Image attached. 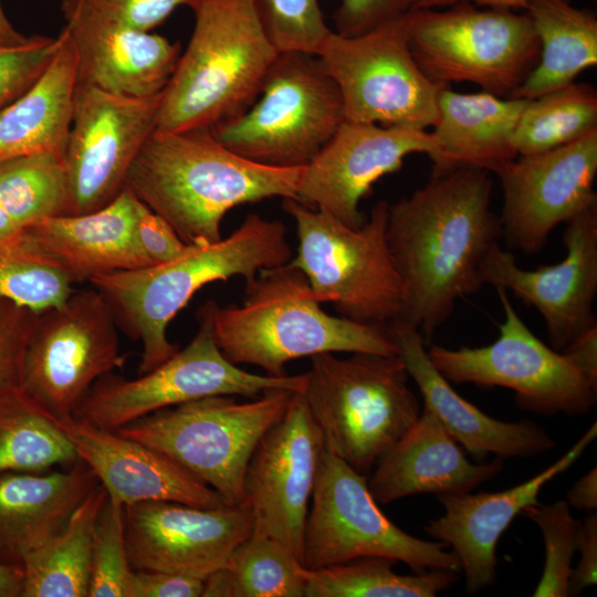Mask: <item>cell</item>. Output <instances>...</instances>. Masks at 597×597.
<instances>
[{
  "label": "cell",
  "mask_w": 597,
  "mask_h": 597,
  "mask_svg": "<svg viewBox=\"0 0 597 597\" xmlns=\"http://www.w3.org/2000/svg\"><path fill=\"white\" fill-rule=\"evenodd\" d=\"M490 174L473 166L432 171L423 187L389 203L387 243L402 286L396 320L426 343L460 298L484 285L482 260L502 238Z\"/></svg>",
  "instance_id": "obj_1"
},
{
  "label": "cell",
  "mask_w": 597,
  "mask_h": 597,
  "mask_svg": "<svg viewBox=\"0 0 597 597\" xmlns=\"http://www.w3.org/2000/svg\"><path fill=\"white\" fill-rule=\"evenodd\" d=\"M302 169L247 159L211 129L154 130L125 187L187 245H206L222 239L221 222L231 209L274 197L295 199Z\"/></svg>",
  "instance_id": "obj_2"
},
{
  "label": "cell",
  "mask_w": 597,
  "mask_h": 597,
  "mask_svg": "<svg viewBox=\"0 0 597 597\" xmlns=\"http://www.w3.org/2000/svg\"><path fill=\"white\" fill-rule=\"evenodd\" d=\"M292 258L285 224L249 213L218 242L189 245L166 263L102 274L90 282L105 300L117 327L142 343V375L178 350L167 337V327L202 286L237 275L247 284L260 271L286 264Z\"/></svg>",
  "instance_id": "obj_3"
},
{
  "label": "cell",
  "mask_w": 597,
  "mask_h": 597,
  "mask_svg": "<svg viewBox=\"0 0 597 597\" xmlns=\"http://www.w3.org/2000/svg\"><path fill=\"white\" fill-rule=\"evenodd\" d=\"M244 290L239 306H219L212 300L203 304L218 348L235 365L283 377L289 362L322 353L399 355L386 325L324 312L305 274L290 262L260 271Z\"/></svg>",
  "instance_id": "obj_4"
},
{
  "label": "cell",
  "mask_w": 597,
  "mask_h": 597,
  "mask_svg": "<svg viewBox=\"0 0 597 597\" xmlns=\"http://www.w3.org/2000/svg\"><path fill=\"white\" fill-rule=\"evenodd\" d=\"M195 25L165 87L156 129H212L256 100L277 50L258 0H193Z\"/></svg>",
  "instance_id": "obj_5"
},
{
  "label": "cell",
  "mask_w": 597,
  "mask_h": 597,
  "mask_svg": "<svg viewBox=\"0 0 597 597\" xmlns=\"http://www.w3.org/2000/svg\"><path fill=\"white\" fill-rule=\"evenodd\" d=\"M408 378L399 355L322 353L311 357L301 394L325 448L368 475L420 415Z\"/></svg>",
  "instance_id": "obj_6"
},
{
  "label": "cell",
  "mask_w": 597,
  "mask_h": 597,
  "mask_svg": "<svg viewBox=\"0 0 597 597\" xmlns=\"http://www.w3.org/2000/svg\"><path fill=\"white\" fill-rule=\"evenodd\" d=\"M389 202L377 201L358 228L300 201L282 199L293 218L297 251L290 264L306 276L318 303L342 317L387 325L399 315L402 286L387 243Z\"/></svg>",
  "instance_id": "obj_7"
},
{
  "label": "cell",
  "mask_w": 597,
  "mask_h": 597,
  "mask_svg": "<svg viewBox=\"0 0 597 597\" xmlns=\"http://www.w3.org/2000/svg\"><path fill=\"white\" fill-rule=\"evenodd\" d=\"M444 11L404 14L409 50L423 74L449 86L470 82L511 98L540 61L541 45L528 14L459 2Z\"/></svg>",
  "instance_id": "obj_8"
},
{
  "label": "cell",
  "mask_w": 597,
  "mask_h": 597,
  "mask_svg": "<svg viewBox=\"0 0 597 597\" xmlns=\"http://www.w3.org/2000/svg\"><path fill=\"white\" fill-rule=\"evenodd\" d=\"M294 392L270 390L245 402L209 396L157 410L116 432L166 454L230 504L242 505L249 460Z\"/></svg>",
  "instance_id": "obj_9"
},
{
  "label": "cell",
  "mask_w": 597,
  "mask_h": 597,
  "mask_svg": "<svg viewBox=\"0 0 597 597\" xmlns=\"http://www.w3.org/2000/svg\"><path fill=\"white\" fill-rule=\"evenodd\" d=\"M344 121L339 90L318 57L279 52L253 104L211 133L223 146L252 161L304 167Z\"/></svg>",
  "instance_id": "obj_10"
},
{
  "label": "cell",
  "mask_w": 597,
  "mask_h": 597,
  "mask_svg": "<svg viewBox=\"0 0 597 597\" xmlns=\"http://www.w3.org/2000/svg\"><path fill=\"white\" fill-rule=\"evenodd\" d=\"M197 318L198 331L184 349L135 379L105 374L92 385L73 416L116 431L157 410L209 396L253 399L270 390H303L305 374L273 377L239 368L218 348L205 305Z\"/></svg>",
  "instance_id": "obj_11"
},
{
  "label": "cell",
  "mask_w": 597,
  "mask_h": 597,
  "mask_svg": "<svg viewBox=\"0 0 597 597\" xmlns=\"http://www.w3.org/2000/svg\"><path fill=\"white\" fill-rule=\"evenodd\" d=\"M367 478L324 449L304 526L303 566L317 569L379 556L402 562L415 573H461L458 556L446 543L412 536L385 516Z\"/></svg>",
  "instance_id": "obj_12"
},
{
  "label": "cell",
  "mask_w": 597,
  "mask_h": 597,
  "mask_svg": "<svg viewBox=\"0 0 597 597\" xmlns=\"http://www.w3.org/2000/svg\"><path fill=\"white\" fill-rule=\"evenodd\" d=\"M316 56L339 90L345 121L423 130L438 122L447 86L416 63L404 15L355 36L332 30Z\"/></svg>",
  "instance_id": "obj_13"
},
{
  "label": "cell",
  "mask_w": 597,
  "mask_h": 597,
  "mask_svg": "<svg viewBox=\"0 0 597 597\" xmlns=\"http://www.w3.org/2000/svg\"><path fill=\"white\" fill-rule=\"evenodd\" d=\"M504 321L495 342L483 347L450 349L431 345L432 365L449 381L504 387L523 409L553 415H587L596 401L594 386L564 355L538 339L520 318L507 291L495 289Z\"/></svg>",
  "instance_id": "obj_14"
},
{
  "label": "cell",
  "mask_w": 597,
  "mask_h": 597,
  "mask_svg": "<svg viewBox=\"0 0 597 597\" xmlns=\"http://www.w3.org/2000/svg\"><path fill=\"white\" fill-rule=\"evenodd\" d=\"M124 362L117 324L101 293L74 291L41 313L20 386L55 418L71 417L92 385Z\"/></svg>",
  "instance_id": "obj_15"
},
{
  "label": "cell",
  "mask_w": 597,
  "mask_h": 597,
  "mask_svg": "<svg viewBox=\"0 0 597 597\" xmlns=\"http://www.w3.org/2000/svg\"><path fill=\"white\" fill-rule=\"evenodd\" d=\"M161 95L132 97L76 83L62 155L64 216L98 210L122 192L135 157L156 129Z\"/></svg>",
  "instance_id": "obj_16"
},
{
  "label": "cell",
  "mask_w": 597,
  "mask_h": 597,
  "mask_svg": "<svg viewBox=\"0 0 597 597\" xmlns=\"http://www.w3.org/2000/svg\"><path fill=\"white\" fill-rule=\"evenodd\" d=\"M323 436L301 392L260 439L243 478V501L253 532L285 544L302 562L303 535Z\"/></svg>",
  "instance_id": "obj_17"
},
{
  "label": "cell",
  "mask_w": 597,
  "mask_h": 597,
  "mask_svg": "<svg viewBox=\"0 0 597 597\" xmlns=\"http://www.w3.org/2000/svg\"><path fill=\"white\" fill-rule=\"evenodd\" d=\"M494 174L503 195L501 239L507 249L534 253L558 224L597 205V129L569 144L517 156Z\"/></svg>",
  "instance_id": "obj_18"
},
{
  "label": "cell",
  "mask_w": 597,
  "mask_h": 597,
  "mask_svg": "<svg viewBox=\"0 0 597 597\" xmlns=\"http://www.w3.org/2000/svg\"><path fill=\"white\" fill-rule=\"evenodd\" d=\"M423 153L432 165L440 148L432 133L399 126L344 121L303 167L295 200L358 228L365 220L360 201L381 177L398 171L410 154Z\"/></svg>",
  "instance_id": "obj_19"
},
{
  "label": "cell",
  "mask_w": 597,
  "mask_h": 597,
  "mask_svg": "<svg viewBox=\"0 0 597 597\" xmlns=\"http://www.w3.org/2000/svg\"><path fill=\"white\" fill-rule=\"evenodd\" d=\"M124 527L133 569L206 578L252 534L253 520L241 504L144 501L124 506Z\"/></svg>",
  "instance_id": "obj_20"
},
{
  "label": "cell",
  "mask_w": 597,
  "mask_h": 597,
  "mask_svg": "<svg viewBox=\"0 0 597 597\" xmlns=\"http://www.w3.org/2000/svg\"><path fill=\"white\" fill-rule=\"evenodd\" d=\"M566 256L554 265L521 269L500 243L481 263L484 284L512 291L543 316L551 346L563 352L575 338L597 325L593 305L597 293V205L566 222Z\"/></svg>",
  "instance_id": "obj_21"
},
{
  "label": "cell",
  "mask_w": 597,
  "mask_h": 597,
  "mask_svg": "<svg viewBox=\"0 0 597 597\" xmlns=\"http://www.w3.org/2000/svg\"><path fill=\"white\" fill-rule=\"evenodd\" d=\"M61 10L76 55V83L132 97L164 92L179 43L111 20L83 0H62Z\"/></svg>",
  "instance_id": "obj_22"
},
{
  "label": "cell",
  "mask_w": 597,
  "mask_h": 597,
  "mask_svg": "<svg viewBox=\"0 0 597 597\" xmlns=\"http://www.w3.org/2000/svg\"><path fill=\"white\" fill-rule=\"evenodd\" d=\"M597 437L594 422L574 446L545 470L501 492L439 495L444 514L426 523V533L451 546L464 573L468 594H475L496 579V546L522 510L538 502L544 485L566 471Z\"/></svg>",
  "instance_id": "obj_23"
},
{
  "label": "cell",
  "mask_w": 597,
  "mask_h": 597,
  "mask_svg": "<svg viewBox=\"0 0 597 597\" xmlns=\"http://www.w3.org/2000/svg\"><path fill=\"white\" fill-rule=\"evenodd\" d=\"M78 458L95 472L107 496L130 505L171 501L202 507L230 504L219 492L166 454L75 416L55 418Z\"/></svg>",
  "instance_id": "obj_24"
},
{
  "label": "cell",
  "mask_w": 597,
  "mask_h": 597,
  "mask_svg": "<svg viewBox=\"0 0 597 597\" xmlns=\"http://www.w3.org/2000/svg\"><path fill=\"white\" fill-rule=\"evenodd\" d=\"M140 201L125 187L109 203L77 216H56L21 230L44 260L74 283L97 275L149 266L137 237Z\"/></svg>",
  "instance_id": "obj_25"
},
{
  "label": "cell",
  "mask_w": 597,
  "mask_h": 597,
  "mask_svg": "<svg viewBox=\"0 0 597 597\" xmlns=\"http://www.w3.org/2000/svg\"><path fill=\"white\" fill-rule=\"evenodd\" d=\"M386 326L425 406L469 453L480 459L490 453L499 458H528L555 448L556 441L537 423L494 419L458 395L430 362L418 329L397 320Z\"/></svg>",
  "instance_id": "obj_26"
},
{
  "label": "cell",
  "mask_w": 597,
  "mask_h": 597,
  "mask_svg": "<svg viewBox=\"0 0 597 597\" xmlns=\"http://www.w3.org/2000/svg\"><path fill=\"white\" fill-rule=\"evenodd\" d=\"M502 461L470 462L454 438L428 408L381 457L367 478L378 504L418 494H459L496 476Z\"/></svg>",
  "instance_id": "obj_27"
},
{
  "label": "cell",
  "mask_w": 597,
  "mask_h": 597,
  "mask_svg": "<svg viewBox=\"0 0 597 597\" xmlns=\"http://www.w3.org/2000/svg\"><path fill=\"white\" fill-rule=\"evenodd\" d=\"M100 484L81 458L66 470L0 474V563L22 565Z\"/></svg>",
  "instance_id": "obj_28"
},
{
  "label": "cell",
  "mask_w": 597,
  "mask_h": 597,
  "mask_svg": "<svg viewBox=\"0 0 597 597\" xmlns=\"http://www.w3.org/2000/svg\"><path fill=\"white\" fill-rule=\"evenodd\" d=\"M528 101L502 98L486 92L464 94L444 87L432 132L440 148L432 171L473 166L495 172L517 157L513 137Z\"/></svg>",
  "instance_id": "obj_29"
},
{
  "label": "cell",
  "mask_w": 597,
  "mask_h": 597,
  "mask_svg": "<svg viewBox=\"0 0 597 597\" xmlns=\"http://www.w3.org/2000/svg\"><path fill=\"white\" fill-rule=\"evenodd\" d=\"M53 59L19 97L0 108V164L53 150L63 154L77 82L75 51L66 28Z\"/></svg>",
  "instance_id": "obj_30"
},
{
  "label": "cell",
  "mask_w": 597,
  "mask_h": 597,
  "mask_svg": "<svg viewBox=\"0 0 597 597\" xmlns=\"http://www.w3.org/2000/svg\"><path fill=\"white\" fill-rule=\"evenodd\" d=\"M541 45L540 61L511 98L533 100L564 87L597 64V18L569 0H527Z\"/></svg>",
  "instance_id": "obj_31"
},
{
  "label": "cell",
  "mask_w": 597,
  "mask_h": 597,
  "mask_svg": "<svg viewBox=\"0 0 597 597\" xmlns=\"http://www.w3.org/2000/svg\"><path fill=\"white\" fill-rule=\"evenodd\" d=\"M106 499L100 483L56 533L25 555L21 597L88 596L93 532Z\"/></svg>",
  "instance_id": "obj_32"
},
{
  "label": "cell",
  "mask_w": 597,
  "mask_h": 597,
  "mask_svg": "<svg viewBox=\"0 0 597 597\" xmlns=\"http://www.w3.org/2000/svg\"><path fill=\"white\" fill-rule=\"evenodd\" d=\"M77 459L55 417L21 386L0 390V474L43 472Z\"/></svg>",
  "instance_id": "obj_33"
},
{
  "label": "cell",
  "mask_w": 597,
  "mask_h": 597,
  "mask_svg": "<svg viewBox=\"0 0 597 597\" xmlns=\"http://www.w3.org/2000/svg\"><path fill=\"white\" fill-rule=\"evenodd\" d=\"M305 587L301 559L282 542L252 533L203 579L201 597H305Z\"/></svg>",
  "instance_id": "obj_34"
},
{
  "label": "cell",
  "mask_w": 597,
  "mask_h": 597,
  "mask_svg": "<svg viewBox=\"0 0 597 597\" xmlns=\"http://www.w3.org/2000/svg\"><path fill=\"white\" fill-rule=\"evenodd\" d=\"M396 561L367 556L317 569L306 568L305 597H434L459 580V573L394 572Z\"/></svg>",
  "instance_id": "obj_35"
},
{
  "label": "cell",
  "mask_w": 597,
  "mask_h": 597,
  "mask_svg": "<svg viewBox=\"0 0 597 597\" xmlns=\"http://www.w3.org/2000/svg\"><path fill=\"white\" fill-rule=\"evenodd\" d=\"M597 129V91L589 83H570L530 100L515 128L517 156L546 151Z\"/></svg>",
  "instance_id": "obj_36"
},
{
  "label": "cell",
  "mask_w": 597,
  "mask_h": 597,
  "mask_svg": "<svg viewBox=\"0 0 597 597\" xmlns=\"http://www.w3.org/2000/svg\"><path fill=\"white\" fill-rule=\"evenodd\" d=\"M62 155L45 150L0 164V202L20 230L64 216L67 186Z\"/></svg>",
  "instance_id": "obj_37"
},
{
  "label": "cell",
  "mask_w": 597,
  "mask_h": 597,
  "mask_svg": "<svg viewBox=\"0 0 597 597\" xmlns=\"http://www.w3.org/2000/svg\"><path fill=\"white\" fill-rule=\"evenodd\" d=\"M74 292L71 280L40 256L21 231L0 241V296L38 313L64 303Z\"/></svg>",
  "instance_id": "obj_38"
},
{
  "label": "cell",
  "mask_w": 597,
  "mask_h": 597,
  "mask_svg": "<svg viewBox=\"0 0 597 597\" xmlns=\"http://www.w3.org/2000/svg\"><path fill=\"white\" fill-rule=\"evenodd\" d=\"M521 514L537 525L545 546L544 568L533 597L568 596L580 521L573 516L566 501L552 504L537 502L525 506Z\"/></svg>",
  "instance_id": "obj_39"
},
{
  "label": "cell",
  "mask_w": 597,
  "mask_h": 597,
  "mask_svg": "<svg viewBox=\"0 0 597 597\" xmlns=\"http://www.w3.org/2000/svg\"><path fill=\"white\" fill-rule=\"evenodd\" d=\"M132 572L125 541L124 505L107 496L93 532L87 597H126Z\"/></svg>",
  "instance_id": "obj_40"
},
{
  "label": "cell",
  "mask_w": 597,
  "mask_h": 597,
  "mask_svg": "<svg viewBox=\"0 0 597 597\" xmlns=\"http://www.w3.org/2000/svg\"><path fill=\"white\" fill-rule=\"evenodd\" d=\"M263 27L277 52L317 54L332 32L318 0H258Z\"/></svg>",
  "instance_id": "obj_41"
},
{
  "label": "cell",
  "mask_w": 597,
  "mask_h": 597,
  "mask_svg": "<svg viewBox=\"0 0 597 597\" xmlns=\"http://www.w3.org/2000/svg\"><path fill=\"white\" fill-rule=\"evenodd\" d=\"M61 42L56 38L32 35L19 45L0 44V108L24 93L43 73Z\"/></svg>",
  "instance_id": "obj_42"
},
{
  "label": "cell",
  "mask_w": 597,
  "mask_h": 597,
  "mask_svg": "<svg viewBox=\"0 0 597 597\" xmlns=\"http://www.w3.org/2000/svg\"><path fill=\"white\" fill-rule=\"evenodd\" d=\"M41 313L0 296V390L19 387Z\"/></svg>",
  "instance_id": "obj_43"
},
{
  "label": "cell",
  "mask_w": 597,
  "mask_h": 597,
  "mask_svg": "<svg viewBox=\"0 0 597 597\" xmlns=\"http://www.w3.org/2000/svg\"><path fill=\"white\" fill-rule=\"evenodd\" d=\"M95 12L127 27L151 31L193 0H83Z\"/></svg>",
  "instance_id": "obj_44"
},
{
  "label": "cell",
  "mask_w": 597,
  "mask_h": 597,
  "mask_svg": "<svg viewBox=\"0 0 597 597\" xmlns=\"http://www.w3.org/2000/svg\"><path fill=\"white\" fill-rule=\"evenodd\" d=\"M413 0H341L333 19L335 32L355 36L377 25L404 15Z\"/></svg>",
  "instance_id": "obj_45"
},
{
  "label": "cell",
  "mask_w": 597,
  "mask_h": 597,
  "mask_svg": "<svg viewBox=\"0 0 597 597\" xmlns=\"http://www.w3.org/2000/svg\"><path fill=\"white\" fill-rule=\"evenodd\" d=\"M136 237L150 265L166 263L184 253L187 245L160 216L140 201Z\"/></svg>",
  "instance_id": "obj_46"
},
{
  "label": "cell",
  "mask_w": 597,
  "mask_h": 597,
  "mask_svg": "<svg viewBox=\"0 0 597 597\" xmlns=\"http://www.w3.org/2000/svg\"><path fill=\"white\" fill-rule=\"evenodd\" d=\"M203 579L158 570L133 569L126 597H201Z\"/></svg>",
  "instance_id": "obj_47"
},
{
  "label": "cell",
  "mask_w": 597,
  "mask_h": 597,
  "mask_svg": "<svg viewBox=\"0 0 597 597\" xmlns=\"http://www.w3.org/2000/svg\"><path fill=\"white\" fill-rule=\"evenodd\" d=\"M577 551L580 556L577 567L572 570L568 596L579 595L597 580V514L595 511L580 522Z\"/></svg>",
  "instance_id": "obj_48"
},
{
  "label": "cell",
  "mask_w": 597,
  "mask_h": 597,
  "mask_svg": "<svg viewBox=\"0 0 597 597\" xmlns=\"http://www.w3.org/2000/svg\"><path fill=\"white\" fill-rule=\"evenodd\" d=\"M562 353L597 387V325L575 338Z\"/></svg>",
  "instance_id": "obj_49"
},
{
  "label": "cell",
  "mask_w": 597,
  "mask_h": 597,
  "mask_svg": "<svg viewBox=\"0 0 597 597\" xmlns=\"http://www.w3.org/2000/svg\"><path fill=\"white\" fill-rule=\"evenodd\" d=\"M569 506L593 512L597 507V468H591L567 492Z\"/></svg>",
  "instance_id": "obj_50"
},
{
  "label": "cell",
  "mask_w": 597,
  "mask_h": 597,
  "mask_svg": "<svg viewBox=\"0 0 597 597\" xmlns=\"http://www.w3.org/2000/svg\"><path fill=\"white\" fill-rule=\"evenodd\" d=\"M527 0H413L411 9H433L438 7L452 6L459 2L476 3L492 8H506L512 10H524Z\"/></svg>",
  "instance_id": "obj_51"
},
{
  "label": "cell",
  "mask_w": 597,
  "mask_h": 597,
  "mask_svg": "<svg viewBox=\"0 0 597 597\" xmlns=\"http://www.w3.org/2000/svg\"><path fill=\"white\" fill-rule=\"evenodd\" d=\"M23 582L22 566L0 563V597H21Z\"/></svg>",
  "instance_id": "obj_52"
},
{
  "label": "cell",
  "mask_w": 597,
  "mask_h": 597,
  "mask_svg": "<svg viewBox=\"0 0 597 597\" xmlns=\"http://www.w3.org/2000/svg\"><path fill=\"white\" fill-rule=\"evenodd\" d=\"M29 36L18 32L4 13L0 2V44L2 45H19L24 43Z\"/></svg>",
  "instance_id": "obj_53"
},
{
  "label": "cell",
  "mask_w": 597,
  "mask_h": 597,
  "mask_svg": "<svg viewBox=\"0 0 597 597\" xmlns=\"http://www.w3.org/2000/svg\"><path fill=\"white\" fill-rule=\"evenodd\" d=\"M20 231L0 202V241L10 239Z\"/></svg>",
  "instance_id": "obj_54"
}]
</instances>
